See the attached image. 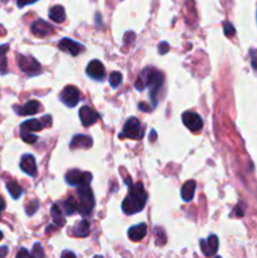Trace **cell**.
<instances>
[{
  "label": "cell",
  "instance_id": "cell-1",
  "mask_svg": "<svg viewBox=\"0 0 257 258\" xmlns=\"http://www.w3.org/2000/svg\"><path fill=\"white\" fill-rule=\"evenodd\" d=\"M163 85H164V74L155 68L148 67L144 68L141 73L139 74V77L135 82V88L137 91H144L148 87L149 96L153 102V106L155 107L158 104V95Z\"/></svg>",
  "mask_w": 257,
  "mask_h": 258
},
{
  "label": "cell",
  "instance_id": "cell-2",
  "mask_svg": "<svg viewBox=\"0 0 257 258\" xmlns=\"http://www.w3.org/2000/svg\"><path fill=\"white\" fill-rule=\"evenodd\" d=\"M146 200H148V194L144 189L143 183H135L131 184L129 188V194L125 197L122 202V212L127 215L137 214L141 212L146 206Z\"/></svg>",
  "mask_w": 257,
  "mask_h": 258
},
{
  "label": "cell",
  "instance_id": "cell-3",
  "mask_svg": "<svg viewBox=\"0 0 257 258\" xmlns=\"http://www.w3.org/2000/svg\"><path fill=\"white\" fill-rule=\"evenodd\" d=\"M77 197H78V213L82 217H87L90 215L93 210L95 206V197L93 193L91 190L90 187H82L78 188L77 190Z\"/></svg>",
  "mask_w": 257,
  "mask_h": 258
},
{
  "label": "cell",
  "instance_id": "cell-4",
  "mask_svg": "<svg viewBox=\"0 0 257 258\" xmlns=\"http://www.w3.org/2000/svg\"><path fill=\"white\" fill-rule=\"evenodd\" d=\"M65 180L71 187H90L91 180H92V174L87 172H81L78 169H72L66 172Z\"/></svg>",
  "mask_w": 257,
  "mask_h": 258
},
{
  "label": "cell",
  "instance_id": "cell-5",
  "mask_svg": "<svg viewBox=\"0 0 257 258\" xmlns=\"http://www.w3.org/2000/svg\"><path fill=\"white\" fill-rule=\"evenodd\" d=\"M18 66L22 69V72L28 74L29 77H34V76L42 73V66L32 55L18 54Z\"/></svg>",
  "mask_w": 257,
  "mask_h": 258
},
{
  "label": "cell",
  "instance_id": "cell-6",
  "mask_svg": "<svg viewBox=\"0 0 257 258\" xmlns=\"http://www.w3.org/2000/svg\"><path fill=\"white\" fill-rule=\"evenodd\" d=\"M119 136H120V138H133V140H141L144 136V130L139 119H137V117H130V119L125 122L122 132H121Z\"/></svg>",
  "mask_w": 257,
  "mask_h": 258
},
{
  "label": "cell",
  "instance_id": "cell-7",
  "mask_svg": "<svg viewBox=\"0 0 257 258\" xmlns=\"http://www.w3.org/2000/svg\"><path fill=\"white\" fill-rule=\"evenodd\" d=\"M51 125H52V116L51 115H46L40 120H38V119H31V120L24 121L20 125V134L24 135V134H32V132L40 131L44 127H48Z\"/></svg>",
  "mask_w": 257,
  "mask_h": 258
},
{
  "label": "cell",
  "instance_id": "cell-8",
  "mask_svg": "<svg viewBox=\"0 0 257 258\" xmlns=\"http://www.w3.org/2000/svg\"><path fill=\"white\" fill-rule=\"evenodd\" d=\"M80 97V89L76 86H66L65 88L62 89V92L59 93V100H61V102L69 108L77 106L78 102L81 101Z\"/></svg>",
  "mask_w": 257,
  "mask_h": 258
},
{
  "label": "cell",
  "instance_id": "cell-9",
  "mask_svg": "<svg viewBox=\"0 0 257 258\" xmlns=\"http://www.w3.org/2000/svg\"><path fill=\"white\" fill-rule=\"evenodd\" d=\"M182 120H183L184 126L189 129L192 132H199L203 127V120L198 114L192 112V111H186L182 115Z\"/></svg>",
  "mask_w": 257,
  "mask_h": 258
},
{
  "label": "cell",
  "instance_id": "cell-10",
  "mask_svg": "<svg viewBox=\"0 0 257 258\" xmlns=\"http://www.w3.org/2000/svg\"><path fill=\"white\" fill-rule=\"evenodd\" d=\"M58 48L62 52L69 53L71 55H77L80 54L81 52H84L85 51V46L84 44L78 43V42H74L73 39L71 38H63L58 42Z\"/></svg>",
  "mask_w": 257,
  "mask_h": 258
},
{
  "label": "cell",
  "instance_id": "cell-11",
  "mask_svg": "<svg viewBox=\"0 0 257 258\" xmlns=\"http://www.w3.org/2000/svg\"><path fill=\"white\" fill-rule=\"evenodd\" d=\"M199 244H201L203 255L207 256V257H211V256H214L217 253L220 241H218V237L216 234H211L207 240H201Z\"/></svg>",
  "mask_w": 257,
  "mask_h": 258
},
{
  "label": "cell",
  "instance_id": "cell-12",
  "mask_svg": "<svg viewBox=\"0 0 257 258\" xmlns=\"http://www.w3.org/2000/svg\"><path fill=\"white\" fill-rule=\"evenodd\" d=\"M86 73L88 77L96 81H103L105 78V67L99 59H92V61L87 65Z\"/></svg>",
  "mask_w": 257,
  "mask_h": 258
},
{
  "label": "cell",
  "instance_id": "cell-13",
  "mask_svg": "<svg viewBox=\"0 0 257 258\" xmlns=\"http://www.w3.org/2000/svg\"><path fill=\"white\" fill-rule=\"evenodd\" d=\"M80 119L82 125H84L85 127H88L99 121L100 115L99 112H96V111L91 108L90 106H82V107L80 108Z\"/></svg>",
  "mask_w": 257,
  "mask_h": 258
},
{
  "label": "cell",
  "instance_id": "cell-14",
  "mask_svg": "<svg viewBox=\"0 0 257 258\" xmlns=\"http://www.w3.org/2000/svg\"><path fill=\"white\" fill-rule=\"evenodd\" d=\"M20 169L29 176L37 175V163H35V157L32 154L23 155L20 159Z\"/></svg>",
  "mask_w": 257,
  "mask_h": 258
},
{
  "label": "cell",
  "instance_id": "cell-15",
  "mask_svg": "<svg viewBox=\"0 0 257 258\" xmlns=\"http://www.w3.org/2000/svg\"><path fill=\"white\" fill-rule=\"evenodd\" d=\"M32 33L37 35V37H47V35H51L53 33V27L51 24L43 20V19H38L35 20L31 27Z\"/></svg>",
  "mask_w": 257,
  "mask_h": 258
},
{
  "label": "cell",
  "instance_id": "cell-16",
  "mask_svg": "<svg viewBox=\"0 0 257 258\" xmlns=\"http://www.w3.org/2000/svg\"><path fill=\"white\" fill-rule=\"evenodd\" d=\"M40 103L35 100H31L25 104H23L22 107H14L16 108V112L18 115H22V116H28V115H34L37 114L38 111H40Z\"/></svg>",
  "mask_w": 257,
  "mask_h": 258
},
{
  "label": "cell",
  "instance_id": "cell-17",
  "mask_svg": "<svg viewBox=\"0 0 257 258\" xmlns=\"http://www.w3.org/2000/svg\"><path fill=\"white\" fill-rule=\"evenodd\" d=\"M92 146V138L87 135H74L71 140L69 148L74 149H88Z\"/></svg>",
  "mask_w": 257,
  "mask_h": 258
},
{
  "label": "cell",
  "instance_id": "cell-18",
  "mask_svg": "<svg viewBox=\"0 0 257 258\" xmlns=\"http://www.w3.org/2000/svg\"><path fill=\"white\" fill-rule=\"evenodd\" d=\"M146 231H148V228H146L145 223H139V224L129 228L127 236H129L131 241L137 242V241H141L146 236Z\"/></svg>",
  "mask_w": 257,
  "mask_h": 258
},
{
  "label": "cell",
  "instance_id": "cell-19",
  "mask_svg": "<svg viewBox=\"0 0 257 258\" xmlns=\"http://www.w3.org/2000/svg\"><path fill=\"white\" fill-rule=\"evenodd\" d=\"M195 187H197V184H195L194 180H188L186 183V184L182 187V191H180V195H182V199L186 202V203H188V202H190V200L194 198V193H195Z\"/></svg>",
  "mask_w": 257,
  "mask_h": 258
},
{
  "label": "cell",
  "instance_id": "cell-20",
  "mask_svg": "<svg viewBox=\"0 0 257 258\" xmlns=\"http://www.w3.org/2000/svg\"><path fill=\"white\" fill-rule=\"evenodd\" d=\"M90 231H91L90 222L87 221V219H82L78 224L74 225L73 229H72V234L76 237L85 238V237H87L90 234Z\"/></svg>",
  "mask_w": 257,
  "mask_h": 258
},
{
  "label": "cell",
  "instance_id": "cell-21",
  "mask_svg": "<svg viewBox=\"0 0 257 258\" xmlns=\"http://www.w3.org/2000/svg\"><path fill=\"white\" fill-rule=\"evenodd\" d=\"M51 215H52L53 223L56 227H63L65 225V213L58 204H53L52 208H51Z\"/></svg>",
  "mask_w": 257,
  "mask_h": 258
},
{
  "label": "cell",
  "instance_id": "cell-22",
  "mask_svg": "<svg viewBox=\"0 0 257 258\" xmlns=\"http://www.w3.org/2000/svg\"><path fill=\"white\" fill-rule=\"evenodd\" d=\"M50 18L54 23H63L66 20V12L62 5H54L50 9Z\"/></svg>",
  "mask_w": 257,
  "mask_h": 258
},
{
  "label": "cell",
  "instance_id": "cell-23",
  "mask_svg": "<svg viewBox=\"0 0 257 258\" xmlns=\"http://www.w3.org/2000/svg\"><path fill=\"white\" fill-rule=\"evenodd\" d=\"M63 206V213L66 215H72L74 213L78 212V203L77 200L74 199V198H69L67 200H65L62 203Z\"/></svg>",
  "mask_w": 257,
  "mask_h": 258
},
{
  "label": "cell",
  "instance_id": "cell-24",
  "mask_svg": "<svg viewBox=\"0 0 257 258\" xmlns=\"http://www.w3.org/2000/svg\"><path fill=\"white\" fill-rule=\"evenodd\" d=\"M6 189L9 190L10 195H12V198H14V199H19V198L22 197V187H20L18 183H16V181H8V183H6Z\"/></svg>",
  "mask_w": 257,
  "mask_h": 258
},
{
  "label": "cell",
  "instance_id": "cell-25",
  "mask_svg": "<svg viewBox=\"0 0 257 258\" xmlns=\"http://www.w3.org/2000/svg\"><path fill=\"white\" fill-rule=\"evenodd\" d=\"M9 50V46L8 44H4V46H0V74L6 73V52Z\"/></svg>",
  "mask_w": 257,
  "mask_h": 258
},
{
  "label": "cell",
  "instance_id": "cell-26",
  "mask_svg": "<svg viewBox=\"0 0 257 258\" xmlns=\"http://www.w3.org/2000/svg\"><path fill=\"white\" fill-rule=\"evenodd\" d=\"M109 81L112 88H118L121 85V82H122V74H121L120 72H112V73L110 74Z\"/></svg>",
  "mask_w": 257,
  "mask_h": 258
},
{
  "label": "cell",
  "instance_id": "cell-27",
  "mask_svg": "<svg viewBox=\"0 0 257 258\" xmlns=\"http://www.w3.org/2000/svg\"><path fill=\"white\" fill-rule=\"evenodd\" d=\"M154 234H155V238H156V244H159V246H163V244H165V243H167V237H165L164 231H163L161 228L155 227Z\"/></svg>",
  "mask_w": 257,
  "mask_h": 258
},
{
  "label": "cell",
  "instance_id": "cell-28",
  "mask_svg": "<svg viewBox=\"0 0 257 258\" xmlns=\"http://www.w3.org/2000/svg\"><path fill=\"white\" fill-rule=\"evenodd\" d=\"M223 32H224V35L228 38H232L236 34L235 27H233L232 23L228 22V20H226V22L223 23Z\"/></svg>",
  "mask_w": 257,
  "mask_h": 258
},
{
  "label": "cell",
  "instance_id": "cell-29",
  "mask_svg": "<svg viewBox=\"0 0 257 258\" xmlns=\"http://www.w3.org/2000/svg\"><path fill=\"white\" fill-rule=\"evenodd\" d=\"M32 257L33 258H44L43 247L40 246V243H35L32 251Z\"/></svg>",
  "mask_w": 257,
  "mask_h": 258
},
{
  "label": "cell",
  "instance_id": "cell-30",
  "mask_svg": "<svg viewBox=\"0 0 257 258\" xmlns=\"http://www.w3.org/2000/svg\"><path fill=\"white\" fill-rule=\"evenodd\" d=\"M38 208H39V202H38V200H32L31 203L25 206V212H27L28 215H33L37 212Z\"/></svg>",
  "mask_w": 257,
  "mask_h": 258
},
{
  "label": "cell",
  "instance_id": "cell-31",
  "mask_svg": "<svg viewBox=\"0 0 257 258\" xmlns=\"http://www.w3.org/2000/svg\"><path fill=\"white\" fill-rule=\"evenodd\" d=\"M250 58H251V66L254 68V71L257 72V50L256 48H251L250 50Z\"/></svg>",
  "mask_w": 257,
  "mask_h": 258
},
{
  "label": "cell",
  "instance_id": "cell-32",
  "mask_svg": "<svg viewBox=\"0 0 257 258\" xmlns=\"http://www.w3.org/2000/svg\"><path fill=\"white\" fill-rule=\"evenodd\" d=\"M22 138L23 141L27 142V144H34L38 140V136L33 135V134H24V135H22Z\"/></svg>",
  "mask_w": 257,
  "mask_h": 258
},
{
  "label": "cell",
  "instance_id": "cell-33",
  "mask_svg": "<svg viewBox=\"0 0 257 258\" xmlns=\"http://www.w3.org/2000/svg\"><path fill=\"white\" fill-rule=\"evenodd\" d=\"M38 0H17V4H18L19 8H24L25 5H31V4L37 3Z\"/></svg>",
  "mask_w": 257,
  "mask_h": 258
},
{
  "label": "cell",
  "instance_id": "cell-34",
  "mask_svg": "<svg viewBox=\"0 0 257 258\" xmlns=\"http://www.w3.org/2000/svg\"><path fill=\"white\" fill-rule=\"evenodd\" d=\"M17 258H33L32 257V253L28 252V249L22 248L17 255Z\"/></svg>",
  "mask_w": 257,
  "mask_h": 258
},
{
  "label": "cell",
  "instance_id": "cell-35",
  "mask_svg": "<svg viewBox=\"0 0 257 258\" xmlns=\"http://www.w3.org/2000/svg\"><path fill=\"white\" fill-rule=\"evenodd\" d=\"M158 48L160 54H165L167 52H169V44H168L167 42H161V43L159 44Z\"/></svg>",
  "mask_w": 257,
  "mask_h": 258
},
{
  "label": "cell",
  "instance_id": "cell-36",
  "mask_svg": "<svg viewBox=\"0 0 257 258\" xmlns=\"http://www.w3.org/2000/svg\"><path fill=\"white\" fill-rule=\"evenodd\" d=\"M61 258H77L72 251H63Z\"/></svg>",
  "mask_w": 257,
  "mask_h": 258
},
{
  "label": "cell",
  "instance_id": "cell-37",
  "mask_svg": "<svg viewBox=\"0 0 257 258\" xmlns=\"http://www.w3.org/2000/svg\"><path fill=\"white\" fill-rule=\"evenodd\" d=\"M6 255H8V247H0V258H5Z\"/></svg>",
  "mask_w": 257,
  "mask_h": 258
},
{
  "label": "cell",
  "instance_id": "cell-38",
  "mask_svg": "<svg viewBox=\"0 0 257 258\" xmlns=\"http://www.w3.org/2000/svg\"><path fill=\"white\" fill-rule=\"evenodd\" d=\"M139 108L141 111H144V112L152 111V110H150V106H149V104H146V103H143V102H141V103H139Z\"/></svg>",
  "mask_w": 257,
  "mask_h": 258
},
{
  "label": "cell",
  "instance_id": "cell-39",
  "mask_svg": "<svg viewBox=\"0 0 257 258\" xmlns=\"http://www.w3.org/2000/svg\"><path fill=\"white\" fill-rule=\"evenodd\" d=\"M4 208H5V200H4L3 197H0V214L4 210Z\"/></svg>",
  "mask_w": 257,
  "mask_h": 258
},
{
  "label": "cell",
  "instance_id": "cell-40",
  "mask_svg": "<svg viewBox=\"0 0 257 258\" xmlns=\"http://www.w3.org/2000/svg\"><path fill=\"white\" fill-rule=\"evenodd\" d=\"M3 237H4V234H3V233H1V232H0V241L3 240Z\"/></svg>",
  "mask_w": 257,
  "mask_h": 258
},
{
  "label": "cell",
  "instance_id": "cell-41",
  "mask_svg": "<svg viewBox=\"0 0 257 258\" xmlns=\"http://www.w3.org/2000/svg\"><path fill=\"white\" fill-rule=\"evenodd\" d=\"M93 258H103V256H95Z\"/></svg>",
  "mask_w": 257,
  "mask_h": 258
},
{
  "label": "cell",
  "instance_id": "cell-42",
  "mask_svg": "<svg viewBox=\"0 0 257 258\" xmlns=\"http://www.w3.org/2000/svg\"><path fill=\"white\" fill-rule=\"evenodd\" d=\"M216 258H221V257H220V256H217V257H216Z\"/></svg>",
  "mask_w": 257,
  "mask_h": 258
}]
</instances>
